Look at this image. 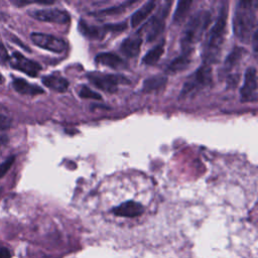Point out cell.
Masks as SVG:
<instances>
[{
	"instance_id": "obj_24",
	"label": "cell",
	"mask_w": 258,
	"mask_h": 258,
	"mask_svg": "<svg viewBox=\"0 0 258 258\" xmlns=\"http://www.w3.org/2000/svg\"><path fill=\"white\" fill-rule=\"evenodd\" d=\"M78 94L83 99H94V100H101L102 97L99 93L93 91L86 85H82L78 89Z\"/></svg>"
},
{
	"instance_id": "obj_7",
	"label": "cell",
	"mask_w": 258,
	"mask_h": 258,
	"mask_svg": "<svg viewBox=\"0 0 258 258\" xmlns=\"http://www.w3.org/2000/svg\"><path fill=\"white\" fill-rule=\"evenodd\" d=\"M30 38L35 45L52 52L60 53L67 48V42L62 38L51 34L33 32L31 33Z\"/></svg>"
},
{
	"instance_id": "obj_6",
	"label": "cell",
	"mask_w": 258,
	"mask_h": 258,
	"mask_svg": "<svg viewBox=\"0 0 258 258\" xmlns=\"http://www.w3.org/2000/svg\"><path fill=\"white\" fill-rule=\"evenodd\" d=\"M170 2H165L161 9H159L147 22L146 40L148 42L154 41L162 33L165 26L166 16L170 10Z\"/></svg>"
},
{
	"instance_id": "obj_31",
	"label": "cell",
	"mask_w": 258,
	"mask_h": 258,
	"mask_svg": "<svg viewBox=\"0 0 258 258\" xmlns=\"http://www.w3.org/2000/svg\"><path fill=\"white\" fill-rule=\"evenodd\" d=\"M0 192H1V188H0Z\"/></svg>"
},
{
	"instance_id": "obj_5",
	"label": "cell",
	"mask_w": 258,
	"mask_h": 258,
	"mask_svg": "<svg viewBox=\"0 0 258 258\" xmlns=\"http://www.w3.org/2000/svg\"><path fill=\"white\" fill-rule=\"evenodd\" d=\"M87 78L96 88L107 93H114L118 87L123 84H128L129 80L123 76L115 74H105L101 72H91L87 74Z\"/></svg>"
},
{
	"instance_id": "obj_4",
	"label": "cell",
	"mask_w": 258,
	"mask_h": 258,
	"mask_svg": "<svg viewBox=\"0 0 258 258\" xmlns=\"http://www.w3.org/2000/svg\"><path fill=\"white\" fill-rule=\"evenodd\" d=\"M213 80L212 68L210 64L203 63L195 74L183 84L180 92V98H185L187 95L201 90L202 88L210 85Z\"/></svg>"
},
{
	"instance_id": "obj_17",
	"label": "cell",
	"mask_w": 258,
	"mask_h": 258,
	"mask_svg": "<svg viewBox=\"0 0 258 258\" xmlns=\"http://www.w3.org/2000/svg\"><path fill=\"white\" fill-rule=\"evenodd\" d=\"M12 86H13L14 90L21 95L36 96V95L42 94L44 92L40 87L30 84L23 79H15L12 83Z\"/></svg>"
},
{
	"instance_id": "obj_20",
	"label": "cell",
	"mask_w": 258,
	"mask_h": 258,
	"mask_svg": "<svg viewBox=\"0 0 258 258\" xmlns=\"http://www.w3.org/2000/svg\"><path fill=\"white\" fill-rule=\"evenodd\" d=\"M164 52V41L156 44L151 49H149L142 58V62L146 66L155 64Z\"/></svg>"
},
{
	"instance_id": "obj_1",
	"label": "cell",
	"mask_w": 258,
	"mask_h": 258,
	"mask_svg": "<svg viewBox=\"0 0 258 258\" xmlns=\"http://www.w3.org/2000/svg\"><path fill=\"white\" fill-rule=\"evenodd\" d=\"M227 20L228 5L227 3H224L219 12L217 20L207 33L202 52L204 63L211 66L219 60L227 34Z\"/></svg>"
},
{
	"instance_id": "obj_9",
	"label": "cell",
	"mask_w": 258,
	"mask_h": 258,
	"mask_svg": "<svg viewBox=\"0 0 258 258\" xmlns=\"http://www.w3.org/2000/svg\"><path fill=\"white\" fill-rule=\"evenodd\" d=\"M240 97L242 102H255L257 100V71L254 67H249L245 72Z\"/></svg>"
},
{
	"instance_id": "obj_15",
	"label": "cell",
	"mask_w": 258,
	"mask_h": 258,
	"mask_svg": "<svg viewBox=\"0 0 258 258\" xmlns=\"http://www.w3.org/2000/svg\"><path fill=\"white\" fill-rule=\"evenodd\" d=\"M156 6V2L155 1H148L145 4H143L137 11H135L131 18H130V24L133 28L139 26L149 15L150 13L154 10Z\"/></svg>"
},
{
	"instance_id": "obj_13",
	"label": "cell",
	"mask_w": 258,
	"mask_h": 258,
	"mask_svg": "<svg viewBox=\"0 0 258 258\" xmlns=\"http://www.w3.org/2000/svg\"><path fill=\"white\" fill-rule=\"evenodd\" d=\"M141 44H142V38L139 35L129 36L122 41L120 45V50L125 56L134 58L139 54Z\"/></svg>"
},
{
	"instance_id": "obj_30",
	"label": "cell",
	"mask_w": 258,
	"mask_h": 258,
	"mask_svg": "<svg viewBox=\"0 0 258 258\" xmlns=\"http://www.w3.org/2000/svg\"><path fill=\"white\" fill-rule=\"evenodd\" d=\"M3 83V77H2V75L0 74V84H2Z\"/></svg>"
},
{
	"instance_id": "obj_21",
	"label": "cell",
	"mask_w": 258,
	"mask_h": 258,
	"mask_svg": "<svg viewBox=\"0 0 258 258\" xmlns=\"http://www.w3.org/2000/svg\"><path fill=\"white\" fill-rule=\"evenodd\" d=\"M191 4H192V1H186V0H180L177 2L176 9L173 14V23L180 24L185 19Z\"/></svg>"
},
{
	"instance_id": "obj_2",
	"label": "cell",
	"mask_w": 258,
	"mask_h": 258,
	"mask_svg": "<svg viewBox=\"0 0 258 258\" xmlns=\"http://www.w3.org/2000/svg\"><path fill=\"white\" fill-rule=\"evenodd\" d=\"M256 12V1L241 0L236 4L233 16V32L244 43L251 41L253 33L257 29Z\"/></svg>"
},
{
	"instance_id": "obj_19",
	"label": "cell",
	"mask_w": 258,
	"mask_h": 258,
	"mask_svg": "<svg viewBox=\"0 0 258 258\" xmlns=\"http://www.w3.org/2000/svg\"><path fill=\"white\" fill-rule=\"evenodd\" d=\"M167 83V78L164 76H154L146 79L142 85V92L144 93H153L160 91L165 87Z\"/></svg>"
},
{
	"instance_id": "obj_26",
	"label": "cell",
	"mask_w": 258,
	"mask_h": 258,
	"mask_svg": "<svg viewBox=\"0 0 258 258\" xmlns=\"http://www.w3.org/2000/svg\"><path fill=\"white\" fill-rule=\"evenodd\" d=\"M10 125H11V120L7 116L0 114V132L8 130Z\"/></svg>"
},
{
	"instance_id": "obj_12",
	"label": "cell",
	"mask_w": 258,
	"mask_h": 258,
	"mask_svg": "<svg viewBox=\"0 0 258 258\" xmlns=\"http://www.w3.org/2000/svg\"><path fill=\"white\" fill-rule=\"evenodd\" d=\"M95 62L98 66H105L113 70L127 68L126 61L114 52H100L95 57Z\"/></svg>"
},
{
	"instance_id": "obj_29",
	"label": "cell",
	"mask_w": 258,
	"mask_h": 258,
	"mask_svg": "<svg viewBox=\"0 0 258 258\" xmlns=\"http://www.w3.org/2000/svg\"><path fill=\"white\" fill-rule=\"evenodd\" d=\"M251 40H252V43H253V50L256 53L257 52V48H258V29H256L254 31Z\"/></svg>"
},
{
	"instance_id": "obj_25",
	"label": "cell",
	"mask_w": 258,
	"mask_h": 258,
	"mask_svg": "<svg viewBox=\"0 0 258 258\" xmlns=\"http://www.w3.org/2000/svg\"><path fill=\"white\" fill-rule=\"evenodd\" d=\"M13 162H14V156H11L0 164V177L3 176L8 171V169L13 164Z\"/></svg>"
},
{
	"instance_id": "obj_28",
	"label": "cell",
	"mask_w": 258,
	"mask_h": 258,
	"mask_svg": "<svg viewBox=\"0 0 258 258\" xmlns=\"http://www.w3.org/2000/svg\"><path fill=\"white\" fill-rule=\"evenodd\" d=\"M0 59L2 61H7L9 59V55L8 52L4 46V44L0 41Z\"/></svg>"
},
{
	"instance_id": "obj_8",
	"label": "cell",
	"mask_w": 258,
	"mask_h": 258,
	"mask_svg": "<svg viewBox=\"0 0 258 258\" xmlns=\"http://www.w3.org/2000/svg\"><path fill=\"white\" fill-rule=\"evenodd\" d=\"M28 14L39 21L50 22L56 24H67L71 21L70 14L57 8H48V9H36L29 11Z\"/></svg>"
},
{
	"instance_id": "obj_10",
	"label": "cell",
	"mask_w": 258,
	"mask_h": 258,
	"mask_svg": "<svg viewBox=\"0 0 258 258\" xmlns=\"http://www.w3.org/2000/svg\"><path fill=\"white\" fill-rule=\"evenodd\" d=\"M9 62L10 66L17 70L20 71L30 77H36L39 73V71L41 70V67L39 66V63H37L36 61L27 58L26 56H24L22 53L15 51L12 53L11 56H9Z\"/></svg>"
},
{
	"instance_id": "obj_3",
	"label": "cell",
	"mask_w": 258,
	"mask_h": 258,
	"mask_svg": "<svg viewBox=\"0 0 258 258\" xmlns=\"http://www.w3.org/2000/svg\"><path fill=\"white\" fill-rule=\"evenodd\" d=\"M210 22L211 12L208 10H200L189 18L180 36L181 52L192 53L196 43L201 40Z\"/></svg>"
},
{
	"instance_id": "obj_16",
	"label": "cell",
	"mask_w": 258,
	"mask_h": 258,
	"mask_svg": "<svg viewBox=\"0 0 258 258\" xmlns=\"http://www.w3.org/2000/svg\"><path fill=\"white\" fill-rule=\"evenodd\" d=\"M42 83L45 87L49 88L52 91L58 92V93L66 92L69 87V82L67 81V79L62 78L61 76H59L57 74H52V75L43 77Z\"/></svg>"
},
{
	"instance_id": "obj_23",
	"label": "cell",
	"mask_w": 258,
	"mask_h": 258,
	"mask_svg": "<svg viewBox=\"0 0 258 258\" xmlns=\"http://www.w3.org/2000/svg\"><path fill=\"white\" fill-rule=\"evenodd\" d=\"M135 2H136L135 0H133V1H125V2H123V3H121V4L117 5V6L109 7V8H107V9H103V10H101V11L98 12V13H101V14H110V15H112V14H119V13L124 12V11L127 9L128 6L134 4Z\"/></svg>"
},
{
	"instance_id": "obj_27",
	"label": "cell",
	"mask_w": 258,
	"mask_h": 258,
	"mask_svg": "<svg viewBox=\"0 0 258 258\" xmlns=\"http://www.w3.org/2000/svg\"><path fill=\"white\" fill-rule=\"evenodd\" d=\"M12 253L6 246L0 245V258H11Z\"/></svg>"
},
{
	"instance_id": "obj_18",
	"label": "cell",
	"mask_w": 258,
	"mask_h": 258,
	"mask_svg": "<svg viewBox=\"0 0 258 258\" xmlns=\"http://www.w3.org/2000/svg\"><path fill=\"white\" fill-rule=\"evenodd\" d=\"M191 61V53H183L181 52L179 56L175 57L165 69V72L170 75H174L176 73L182 72L188 68Z\"/></svg>"
},
{
	"instance_id": "obj_11",
	"label": "cell",
	"mask_w": 258,
	"mask_h": 258,
	"mask_svg": "<svg viewBox=\"0 0 258 258\" xmlns=\"http://www.w3.org/2000/svg\"><path fill=\"white\" fill-rule=\"evenodd\" d=\"M112 213L119 217L135 218L144 213V208L141 204L134 201H126L112 209Z\"/></svg>"
},
{
	"instance_id": "obj_22",
	"label": "cell",
	"mask_w": 258,
	"mask_h": 258,
	"mask_svg": "<svg viewBox=\"0 0 258 258\" xmlns=\"http://www.w3.org/2000/svg\"><path fill=\"white\" fill-rule=\"evenodd\" d=\"M244 52H245V50L242 47H235L230 52L227 59L225 60V68L232 69L233 67H235L238 63V61L241 59V57L243 56Z\"/></svg>"
},
{
	"instance_id": "obj_14",
	"label": "cell",
	"mask_w": 258,
	"mask_h": 258,
	"mask_svg": "<svg viewBox=\"0 0 258 258\" xmlns=\"http://www.w3.org/2000/svg\"><path fill=\"white\" fill-rule=\"evenodd\" d=\"M78 28L84 36H86L90 39H102L105 36V34L108 32L106 25H104V26L92 25L83 19H81L79 21Z\"/></svg>"
}]
</instances>
